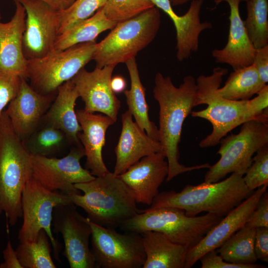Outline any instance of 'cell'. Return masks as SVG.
I'll return each instance as SVG.
<instances>
[{
    "mask_svg": "<svg viewBox=\"0 0 268 268\" xmlns=\"http://www.w3.org/2000/svg\"><path fill=\"white\" fill-rule=\"evenodd\" d=\"M266 85L255 67L251 65L234 69L223 86L217 89V92L227 99L247 100L258 94Z\"/></svg>",
    "mask_w": 268,
    "mask_h": 268,
    "instance_id": "83f0119b",
    "label": "cell"
},
{
    "mask_svg": "<svg viewBox=\"0 0 268 268\" xmlns=\"http://www.w3.org/2000/svg\"><path fill=\"white\" fill-rule=\"evenodd\" d=\"M228 69L214 67L209 75H200L197 79V93L195 106L205 104L207 107L193 111L192 117L209 121L211 133L201 140L199 146L207 148L217 145L221 138L234 129L252 120H268V86L266 85L254 98L231 100L217 92Z\"/></svg>",
    "mask_w": 268,
    "mask_h": 268,
    "instance_id": "6da1fadb",
    "label": "cell"
},
{
    "mask_svg": "<svg viewBox=\"0 0 268 268\" xmlns=\"http://www.w3.org/2000/svg\"><path fill=\"white\" fill-rule=\"evenodd\" d=\"M247 0H214L216 4L226 1L230 7L227 42L224 48L214 49L212 56L217 63L226 64L233 69L252 65L256 49L251 42L239 12L240 2Z\"/></svg>",
    "mask_w": 268,
    "mask_h": 268,
    "instance_id": "44dd1931",
    "label": "cell"
},
{
    "mask_svg": "<svg viewBox=\"0 0 268 268\" xmlns=\"http://www.w3.org/2000/svg\"><path fill=\"white\" fill-rule=\"evenodd\" d=\"M115 67L109 65L102 68L96 67L91 71L83 67L71 80L79 97L84 103V110L92 113H102L116 122L121 103L111 87V80Z\"/></svg>",
    "mask_w": 268,
    "mask_h": 268,
    "instance_id": "9a60e30c",
    "label": "cell"
},
{
    "mask_svg": "<svg viewBox=\"0 0 268 268\" xmlns=\"http://www.w3.org/2000/svg\"><path fill=\"white\" fill-rule=\"evenodd\" d=\"M51 242L42 229L36 239L19 242L15 250L23 268H56L52 256Z\"/></svg>",
    "mask_w": 268,
    "mask_h": 268,
    "instance_id": "f546056e",
    "label": "cell"
},
{
    "mask_svg": "<svg viewBox=\"0 0 268 268\" xmlns=\"http://www.w3.org/2000/svg\"><path fill=\"white\" fill-rule=\"evenodd\" d=\"M96 42L81 43L43 57L27 60L26 79L40 94H54L58 88L92 60Z\"/></svg>",
    "mask_w": 268,
    "mask_h": 268,
    "instance_id": "ba28073f",
    "label": "cell"
},
{
    "mask_svg": "<svg viewBox=\"0 0 268 268\" xmlns=\"http://www.w3.org/2000/svg\"><path fill=\"white\" fill-rule=\"evenodd\" d=\"M256 230L255 228L245 225L217 249V253L228 263L255 264L258 260L254 250Z\"/></svg>",
    "mask_w": 268,
    "mask_h": 268,
    "instance_id": "f1b7e54d",
    "label": "cell"
},
{
    "mask_svg": "<svg viewBox=\"0 0 268 268\" xmlns=\"http://www.w3.org/2000/svg\"><path fill=\"white\" fill-rule=\"evenodd\" d=\"M164 151L141 158L118 175L130 189L136 203L150 205L167 178L169 166Z\"/></svg>",
    "mask_w": 268,
    "mask_h": 268,
    "instance_id": "ac0fdd59",
    "label": "cell"
},
{
    "mask_svg": "<svg viewBox=\"0 0 268 268\" xmlns=\"http://www.w3.org/2000/svg\"><path fill=\"white\" fill-rule=\"evenodd\" d=\"M2 254L4 261L0 264V268H23L10 240L7 242Z\"/></svg>",
    "mask_w": 268,
    "mask_h": 268,
    "instance_id": "60d3db41",
    "label": "cell"
},
{
    "mask_svg": "<svg viewBox=\"0 0 268 268\" xmlns=\"http://www.w3.org/2000/svg\"><path fill=\"white\" fill-rule=\"evenodd\" d=\"M54 9L60 11L70 6L75 0H39Z\"/></svg>",
    "mask_w": 268,
    "mask_h": 268,
    "instance_id": "b9f144b4",
    "label": "cell"
},
{
    "mask_svg": "<svg viewBox=\"0 0 268 268\" xmlns=\"http://www.w3.org/2000/svg\"><path fill=\"white\" fill-rule=\"evenodd\" d=\"M1 19V14H0V20Z\"/></svg>",
    "mask_w": 268,
    "mask_h": 268,
    "instance_id": "f6af8a7d",
    "label": "cell"
},
{
    "mask_svg": "<svg viewBox=\"0 0 268 268\" xmlns=\"http://www.w3.org/2000/svg\"><path fill=\"white\" fill-rule=\"evenodd\" d=\"M31 156L3 111L0 115V215L4 213L11 226L22 217V193L33 176Z\"/></svg>",
    "mask_w": 268,
    "mask_h": 268,
    "instance_id": "5b68a950",
    "label": "cell"
},
{
    "mask_svg": "<svg viewBox=\"0 0 268 268\" xmlns=\"http://www.w3.org/2000/svg\"><path fill=\"white\" fill-rule=\"evenodd\" d=\"M130 79L131 88L124 91L128 111L134 116L135 123L152 139L159 141V130L148 116L149 107L145 99L146 89L140 79L135 58L125 63Z\"/></svg>",
    "mask_w": 268,
    "mask_h": 268,
    "instance_id": "484cf974",
    "label": "cell"
},
{
    "mask_svg": "<svg viewBox=\"0 0 268 268\" xmlns=\"http://www.w3.org/2000/svg\"><path fill=\"white\" fill-rule=\"evenodd\" d=\"M117 23L109 19L103 7H101L91 17L59 35L52 51H62L77 44L95 41L100 33L112 29Z\"/></svg>",
    "mask_w": 268,
    "mask_h": 268,
    "instance_id": "4316f807",
    "label": "cell"
},
{
    "mask_svg": "<svg viewBox=\"0 0 268 268\" xmlns=\"http://www.w3.org/2000/svg\"><path fill=\"white\" fill-rule=\"evenodd\" d=\"M140 234L146 256L142 268H185L188 248L172 242L159 232Z\"/></svg>",
    "mask_w": 268,
    "mask_h": 268,
    "instance_id": "d4e9b609",
    "label": "cell"
},
{
    "mask_svg": "<svg viewBox=\"0 0 268 268\" xmlns=\"http://www.w3.org/2000/svg\"><path fill=\"white\" fill-rule=\"evenodd\" d=\"M23 78L0 69V115L17 95Z\"/></svg>",
    "mask_w": 268,
    "mask_h": 268,
    "instance_id": "d590c367",
    "label": "cell"
},
{
    "mask_svg": "<svg viewBox=\"0 0 268 268\" xmlns=\"http://www.w3.org/2000/svg\"><path fill=\"white\" fill-rule=\"evenodd\" d=\"M25 9L23 51L27 60L43 57L52 52L59 35V12L39 0H16Z\"/></svg>",
    "mask_w": 268,
    "mask_h": 268,
    "instance_id": "5bb4252c",
    "label": "cell"
},
{
    "mask_svg": "<svg viewBox=\"0 0 268 268\" xmlns=\"http://www.w3.org/2000/svg\"><path fill=\"white\" fill-rule=\"evenodd\" d=\"M223 217L207 213L188 216L184 210L174 207L139 209L138 213L124 222L120 229L127 232L147 231L160 232L172 242L189 249L196 245Z\"/></svg>",
    "mask_w": 268,
    "mask_h": 268,
    "instance_id": "8992f818",
    "label": "cell"
},
{
    "mask_svg": "<svg viewBox=\"0 0 268 268\" xmlns=\"http://www.w3.org/2000/svg\"><path fill=\"white\" fill-rule=\"evenodd\" d=\"M153 93L159 106V142L167 159L169 171L166 181L186 172L208 168L205 163L185 166L179 162V144L183 123L195 106L197 85L195 78L186 76L177 87L170 76L157 72L155 76Z\"/></svg>",
    "mask_w": 268,
    "mask_h": 268,
    "instance_id": "7a4b0ae2",
    "label": "cell"
},
{
    "mask_svg": "<svg viewBox=\"0 0 268 268\" xmlns=\"http://www.w3.org/2000/svg\"><path fill=\"white\" fill-rule=\"evenodd\" d=\"M13 1L15 11L11 20L0 22V69L27 79V59L23 51L26 12L20 2Z\"/></svg>",
    "mask_w": 268,
    "mask_h": 268,
    "instance_id": "603a6c76",
    "label": "cell"
},
{
    "mask_svg": "<svg viewBox=\"0 0 268 268\" xmlns=\"http://www.w3.org/2000/svg\"><path fill=\"white\" fill-rule=\"evenodd\" d=\"M267 186L258 188L248 198L229 212L195 246L188 250L185 268L192 267L207 252L216 250L236 232L243 228L256 208Z\"/></svg>",
    "mask_w": 268,
    "mask_h": 268,
    "instance_id": "2e32d148",
    "label": "cell"
},
{
    "mask_svg": "<svg viewBox=\"0 0 268 268\" xmlns=\"http://www.w3.org/2000/svg\"><path fill=\"white\" fill-rule=\"evenodd\" d=\"M76 206L68 202L54 208L53 232L62 236L65 247L63 255L70 268H94L95 262L89 247L92 228L88 219L81 215Z\"/></svg>",
    "mask_w": 268,
    "mask_h": 268,
    "instance_id": "4fadbf2b",
    "label": "cell"
},
{
    "mask_svg": "<svg viewBox=\"0 0 268 268\" xmlns=\"http://www.w3.org/2000/svg\"><path fill=\"white\" fill-rule=\"evenodd\" d=\"M107 0H75L68 7L60 11L59 35L75 24L93 15L104 6Z\"/></svg>",
    "mask_w": 268,
    "mask_h": 268,
    "instance_id": "d6a6232c",
    "label": "cell"
},
{
    "mask_svg": "<svg viewBox=\"0 0 268 268\" xmlns=\"http://www.w3.org/2000/svg\"><path fill=\"white\" fill-rule=\"evenodd\" d=\"M201 268H263L265 266L258 264L241 265L225 261L216 250H211L203 255L199 260Z\"/></svg>",
    "mask_w": 268,
    "mask_h": 268,
    "instance_id": "8d00e7d4",
    "label": "cell"
},
{
    "mask_svg": "<svg viewBox=\"0 0 268 268\" xmlns=\"http://www.w3.org/2000/svg\"><path fill=\"white\" fill-rule=\"evenodd\" d=\"M68 202H70L67 195L59 191H50L33 176L31 177L22 193L23 223L18 232L19 242L35 240L40 231L43 229L53 248L55 259L60 263V245L52 231V215L56 206Z\"/></svg>",
    "mask_w": 268,
    "mask_h": 268,
    "instance_id": "30bf717a",
    "label": "cell"
},
{
    "mask_svg": "<svg viewBox=\"0 0 268 268\" xmlns=\"http://www.w3.org/2000/svg\"><path fill=\"white\" fill-rule=\"evenodd\" d=\"M128 110L122 115V128L115 148L116 161L114 174L119 175L142 157L163 151L160 142L149 137L133 120Z\"/></svg>",
    "mask_w": 268,
    "mask_h": 268,
    "instance_id": "ffe728a7",
    "label": "cell"
},
{
    "mask_svg": "<svg viewBox=\"0 0 268 268\" xmlns=\"http://www.w3.org/2000/svg\"><path fill=\"white\" fill-rule=\"evenodd\" d=\"M81 131L78 134L86 157L85 167L96 177L102 176L109 171L102 157V149L105 143L107 129L115 122L107 115L94 114L84 109L75 110Z\"/></svg>",
    "mask_w": 268,
    "mask_h": 268,
    "instance_id": "7402d4cb",
    "label": "cell"
},
{
    "mask_svg": "<svg viewBox=\"0 0 268 268\" xmlns=\"http://www.w3.org/2000/svg\"><path fill=\"white\" fill-rule=\"evenodd\" d=\"M172 6H179L184 4L192 0H169Z\"/></svg>",
    "mask_w": 268,
    "mask_h": 268,
    "instance_id": "ee69618b",
    "label": "cell"
},
{
    "mask_svg": "<svg viewBox=\"0 0 268 268\" xmlns=\"http://www.w3.org/2000/svg\"><path fill=\"white\" fill-rule=\"evenodd\" d=\"M127 82L125 78L120 76L117 75L112 77L111 80V87L115 93L124 92L126 90Z\"/></svg>",
    "mask_w": 268,
    "mask_h": 268,
    "instance_id": "7bdbcfd3",
    "label": "cell"
},
{
    "mask_svg": "<svg viewBox=\"0 0 268 268\" xmlns=\"http://www.w3.org/2000/svg\"><path fill=\"white\" fill-rule=\"evenodd\" d=\"M219 143L217 154L220 158L208 168L204 176L205 182H218L229 173L244 176L252 162L254 154L268 143V120L246 122L241 125L239 133L224 136Z\"/></svg>",
    "mask_w": 268,
    "mask_h": 268,
    "instance_id": "9c48e42d",
    "label": "cell"
},
{
    "mask_svg": "<svg viewBox=\"0 0 268 268\" xmlns=\"http://www.w3.org/2000/svg\"><path fill=\"white\" fill-rule=\"evenodd\" d=\"M74 186L83 195H68L69 201L82 208L95 224L115 229L138 213L133 192L114 173L109 171Z\"/></svg>",
    "mask_w": 268,
    "mask_h": 268,
    "instance_id": "3957f363",
    "label": "cell"
},
{
    "mask_svg": "<svg viewBox=\"0 0 268 268\" xmlns=\"http://www.w3.org/2000/svg\"><path fill=\"white\" fill-rule=\"evenodd\" d=\"M154 6L151 0H107L103 8L109 19L118 22L133 18Z\"/></svg>",
    "mask_w": 268,
    "mask_h": 268,
    "instance_id": "836d02e7",
    "label": "cell"
},
{
    "mask_svg": "<svg viewBox=\"0 0 268 268\" xmlns=\"http://www.w3.org/2000/svg\"><path fill=\"white\" fill-rule=\"evenodd\" d=\"M89 222L92 228L90 250L96 267L142 268L146 256L140 234H122Z\"/></svg>",
    "mask_w": 268,
    "mask_h": 268,
    "instance_id": "8fae6325",
    "label": "cell"
},
{
    "mask_svg": "<svg viewBox=\"0 0 268 268\" xmlns=\"http://www.w3.org/2000/svg\"><path fill=\"white\" fill-rule=\"evenodd\" d=\"M247 15L244 21L256 49L268 45V1L247 0Z\"/></svg>",
    "mask_w": 268,
    "mask_h": 268,
    "instance_id": "4dcf8cb0",
    "label": "cell"
},
{
    "mask_svg": "<svg viewBox=\"0 0 268 268\" xmlns=\"http://www.w3.org/2000/svg\"><path fill=\"white\" fill-rule=\"evenodd\" d=\"M31 135L29 147H27L29 152L49 157L61 148L66 138L61 130L48 125Z\"/></svg>",
    "mask_w": 268,
    "mask_h": 268,
    "instance_id": "1f68e13d",
    "label": "cell"
},
{
    "mask_svg": "<svg viewBox=\"0 0 268 268\" xmlns=\"http://www.w3.org/2000/svg\"><path fill=\"white\" fill-rule=\"evenodd\" d=\"M243 177L232 173L221 181L188 185L179 192L163 191L157 195L147 208L174 207L184 210L188 216L206 212L224 217L253 193Z\"/></svg>",
    "mask_w": 268,
    "mask_h": 268,
    "instance_id": "277c9868",
    "label": "cell"
},
{
    "mask_svg": "<svg viewBox=\"0 0 268 268\" xmlns=\"http://www.w3.org/2000/svg\"><path fill=\"white\" fill-rule=\"evenodd\" d=\"M151 1L155 6L165 12L174 23L176 31L177 59L180 62L188 59L198 50L201 33L212 27L211 22L201 21L203 0H192L188 11L182 15L174 12L169 0Z\"/></svg>",
    "mask_w": 268,
    "mask_h": 268,
    "instance_id": "d6986e66",
    "label": "cell"
},
{
    "mask_svg": "<svg viewBox=\"0 0 268 268\" xmlns=\"http://www.w3.org/2000/svg\"><path fill=\"white\" fill-rule=\"evenodd\" d=\"M252 65L257 70L262 80L268 82V45L256 49Z\"/></svg>",
    "mask_w": 268,
    "mask_h": 268,
    "instance_id": "ab89813d",
    "label": "cell"
},
{
    "mask_svg": "<svg viewBox=\"0 0 268 268\" xmlns=\"http://www.w3.org/2000/svg\"><path fill=\"white\" fill-rule=\"evenodd\" d=\"M245 226L257 228L268 227V193L266 191L261 196L257 205L249 216Z\"/></svg>",
    "mask_w": 268,
    "mask_h": 268,
    "instance_id": "74e56055",
    "label": "cell"
},
{
    "mask_svg": "<svg viewBox=\"0 0 268 268\" xmlns=\"http://www.w3.org/2000/svg\"><path fill=\"white\" fill-rule=\"evenodd\" d=\"M254 250L258 260L268 262V227L256 228Z\"/></svg>",
    "mask_w": 268,
    "mask_h": 268,
    "instance_id": "f35d334b",
    "label": "cell"
},
{
    "mask_svg": "<svg viewBox=\"0 0 268 268\" xmlns=\"http://www.w3.org/2000/svg\"><path fill=\"white\" fill-rule=\"evenodd\" d=\"M79 95L71 80L61 85L43 119L46 125L61 130L69 142L81 146L78 134L81 131L74 107Z\"/></svg>",
    "mask_w": 268,
    "mask_h": 268,
    "instance_id": "cb8c5ba5",
    "label": "cell"
},
{
    "mask_svg": "<svg viewBox=\"0 0 268 268\" xmlns=\"http://www.w3.org/2000/svg\"><path fill=\"white\" fill-rule=\"evenodd\" d=\"M244 175V182L252 191L262 186H268V143L257 150Z\"/></svg>",
    "mask_w": 268,
    "mask_h": 268,
    "instance_id": "e575fe53",
    "label": "cell"
},
{
    "mask_svg": "<svg viewBox=\"0 0 268 268\" xmlns=\"http://www.w3.org/2000/svg\"><path fill=\"white\" fill-rule=\"evenodd\" d=\"M54 94H40L27 79H22L17 95L5 111L14 132L21 139L30 137L35 132L53 101Z\"/></svg>",
    "mask_w": 268,
    "mask_h": 268,
    "instance_id": "e0dca14e",
    "label": "cell"
},
{
    "mask_svg": "<svg viewBox=\"0 0 268 268\" xmlns=\"http://www.w3.org/2000/svg\"><path fill=\"white\" fill-rule=\"evenodd\" d=\"M160 23V10L156 6L118 22L104 39L96 44L92 56L96 67L116 66L135 58L154 39Z\"/></svg>",
    "mask_w": 268,
    "mask_h": 268,
    "instance_id": "52a82bcc",
    "label": "cell"
},
{
    "mask_svg": "<svg viewBox=\"0 0 268 268\" xmlns=\"http://www.w3.org/2000/svg\"><path fill=\"white\" fill-rule=\"evenodd\" d=\"M84 156V148L81 146L72 148L61 158L31 154L32 176L50 191H59L66 195L79 194L80 191L74 184L95 178L81 166L80 161Z\"/></svg>",
    "mask_w": 268,
    "mask_h": 268,
    "instance_id": "7c38bea8",
    "label": "cell"
}]
</instances>
